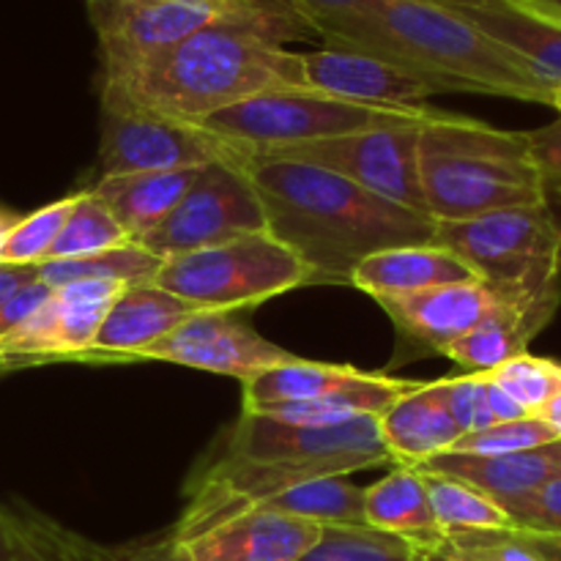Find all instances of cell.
I'll return each mask as SVG.
<instances>
[{
  "label": "cell",
  "instance_id": "obj_18",
  "mask_svg": "<svg viewBox=\"0 0 561 561\" xmlns=\"http://www.w3.org/2000/svg\"><path fill=\"white\" fill-rule=\"evenodd\" d=\"M195 310L184 299L157 283L129 285L115 296L99 327L93 345L80 362L88 365H113V362H140L151 345L168 337L175 327L192 318Z\"/></svg>",
  "mask_w": 561,
  "mask_h": 561
},
{
  "label": "cell",
  "instance_id": "obj_22",
  "mask_svg": "<svg viewBox=\"0 0 561 561\" xmlns=\"http://www.w3.org/2000/svg\"><path fill=\"white\" fill-rule=\"evenodd\" d=\"M469 279H477L469 266L436 241L381 250L365 257L351 274V285L376 301Z\"/></svg>",
  "mask_w": 561,
  "mask_h": 561
},
{
  "label": "cell",
  "instance_id": "obj_7",
  "mask_svg": "<svg viewBox=\"0 0 561 561\" xmlns=\"http://www.w3.org/2000/svg\"><path fill=\"white\" fill-rule=\"evenodd\" d=\"M433 241L493 290L561 288V214L553 201L436 222Z\"/></svg>",
  "mask_w": 561,
  "mask_h": 561
},
{
  "label": "cell",
  "instance_id": "obj_19",
  "mask_svg": "<svg viewBox=\"0 0 561 561\" xmlns=\"http://www.w3.org/2000/svg\"><path fill=\"white\" fill-rule=\"evenodd\" d=\"M318 535L310 520L257 507L184 542V553L190 561H299Z\"/></svg>",
  "mask_w": 561,
  "mask_h": 561
},
{
  "label": "cell",
  "instance_id": "obj_1",
  "mask_svg": "<svg viewBox=\"0 0 561 561\" xmlns=\"http://www.w3.org/2000/svg\"><path fill=\"white\" fill-rule=\"evenodd\" d=\"M266 211V233L310 272V285H351L365 257L405 244H433L436 219L394 206L332 170L272 153L244 162Z\"/></svg>",
  "mask_w": 561,
  "mask_h": 561
},
{
  "label": "cell",
  "instance_id": "obj_2",
  "mask_svg": "<svg viewBox=\"0 0 561 561\" xmlns=\"http://www.w3.org/2000/svg\"><path fill=\"white\" fill-rule=\"evenodd\" d=\"M321 38L323 47L356 49L416 71L444 93H485L551 107L557 88L529 60L433 0H376Z\"/></svg>",
  "mask_w": 561,
  "mask_h": 561
},
{
  "label": "cell",
  "instance_id": "obj_21",
  "mask_svg": "<svg viewBox=\"0 0 561 561\" xmlns=\"http://www.w3.org/2000/svg\"><path fill=\"white\" fill-rule=\"evenodd\" d=\"M378 433L394 466H420L436 455L449 453L463 436L444 405L438 381L416 383L400 394L381 416Z\"/></svg>",
  "mask_w": 561,
  "mask_h": 561
},
{
  "label": "cell",
  "instance_id": "obj_8",
  "mask_svg": "<svg viewBox=\"0 0 561 561\" xmlns=\"http://www.w3.org/2000/svg\"><path fill=\"white\" fill-rule=\"evenodd\" d=\"M157 285L201 312H236L305 288L310 272L274 236L255 233L170 257L159 268Z\"/></svg>",
  "mask_w": 561,
  "mask_h": 561
},
{
  "label": "cell",
  "instance_id": "obj_49",
  "mask_svg": "<svg viewBox=\"0 0 561 561\" xmlns=\"http://www.w3.org/2000/svg\"><path fill=\"white\" fill-rule=\"evenodd\" d=\"M524 3L535 5V9L546 11V14L559 16V20H561V0H524Z\"/></svg>",
  "mask_w": 561,
  "mask_h": 561
},
{
  "label": "cell",
  "instance_id": "obj_9",
  "mask_svg": "<svg viewBox=\"0 0 561 561\" xmlns=\"http://www.w3.org/2000/svg\"><path fill=\"white\" fill-rule=\"evenodd\" d=\"M102 131H99V179L126 173L208 168L214 162H244L250 153L203 126L164 118L131 102L113 85L99 88Z\"/></svg>",
  "mask_w": 561,
  "mask_h": 561
},
{
  "label": "cell",
  "instance_id": "obj_34",
  "mask_svg": "<svg viewBox=\"0 0 561 561\" xmlns=\"http://www.w3.org/2000/svg\"><path fill=\"white\" fill-rule=\"evenodd\" d=\"M526 414L535 416L548 403L553 392L561 389V362L542 359V356L520 354L504 362L499 370L488 373Z\"/></svg>",
  "mask_w": 561,
  "mask_h": 561
},
{
  "label": "cell",
  "instance_id": "obj_10",
  "mask_svg": "<svg viewBox=\"0 0 561 561\" xmlns=\"http://www.w3.org/2000/svg\"><path fill=\"white\" fill-rule=\"evenodd\" d=\"M219 455L244 460H285L307 466L321 477H348L354 471L389 463V453L378 433V416H359L332 427H310L244 411Z\"/></svg>",
  "mask_w": 561,
  "mask_h": 561
},
{
  "label": "cell",
  "instance_id": "obj_26",
  "mask_svg": "<svg viewBox=\"0 0 561 561\" xmlns=\"http://www.w3.org/2000/svg\"><path fill=\"white\" fill-rule=\"evenodd\" d=\"M367 373L354 365H332V362H312L294 356L290 362L277 367H268L266 373L241 381L244 389V411L257 414L263 409L283 403H301V400H316L323 394L343 392L356 387Z\"/></svg>",
  "mask_w": 561,
  "mask_h": 561
},
{
  "label": "cell",
  "instance_id": "obj_16",
  "mask_svg": "<svg viewBox=\"0 0 561 561\" xmlns=\"http://www.w3.org/2000/svg\"><path fill=\"white\" fill-rule=\"evenodd\" d=\"M301 64H305L307 91L351 99V102L411 107L444 93L427 77L356 49L323 47L318 53L301 55Z\"/></svg>",
  "mask_w": 561,
  "mask_h": 561
},
{
  "label": "cell",
  "instance_id": "obj_53",
  "mask_svg": "<svg viewBox=\"0 0 561 561\" xmlns=\"http://www.w3.org/2000/svg\"><path fill=\"white\" fill-rule=\"evenodd\" d=\"M551 107H553V110H559V115H561V80L557 82V88H553V99H551Z\"/></svg>",
  "mask_w": 561,
  "mask_h": 561
},
{
  "label": "cell",
  "instance_id": "obj_14",
  "mask_svg": "<svg viewBox=\"0 0 561 561\" xmlns=\"http://www.w3.org/2000/svg\"><path fill=\"white\" fill-rule=\"evenodd\" d=\"M294 356L283 345L252 332L233 312H195L168 337L151 345L140 362H170L190 370L247 381L268 367L285 365Z\"/></svg>",
  "mask_w": 561,
  "mask_h": 561
},
{
  "label": "cell",
  "instance_id": "obj_47",
  "mask_svg": "<svg viewBox=\"0 0 561 561\" xmlns=\"http://www.w3.org/2000/svg\"><path fill=\"white\" fill-rule=\"evenodd\" d=\"M0 561H11V537H9V524H5L3 507H0Z\"/></svg>",
  "mask_w": 561,
  "mask_h": 561
},
{
  "label": "cell",
  "instance_id": "obj_6",
  "mask_svg": "<svg viewBox=\"0 0 561 561\" xmlns=\"http://www.w3.org/2000/svg\"><path fill=\"white\" fill-rule=\"evenodd\" d=\"M442 113L444 110L427 104L383 107L316 91H272L233 104L197 126L244 148L247 153H272L356 131L425 126Z\"/></svg>",
  "mask_w": 561,
  "mask_h": 561
},
{
  "label": "cell",
  "instance_id": "obj_33",
  "mask_svg": "<svg viewBox=\"0 0 561 561\" xmlns=\"http://www.w3.org/2000/svg\"><path fill=\"white\" fill-rule=\"evenodd\" d=\"M71 203H75V195L60 197L16 219L0 244V263L3 266H42L69 217Z\"/></svg>",
  "mask_w": 561,
  "mask_h": 561
},
{
  "label": "cell",
  "instance_id": "obj_50",
  "mask_svg": "<svg viewBox=\"0 0 561 561\" xmlns=\"http://www.w3.org/2000/svg\"><path fill=\"white\" fill-rule=\"evenodd\" d=\"M433 3L449 5V9H469V5H482V3H491V0H433Z\"/></svg>",
  "mask_w": 561,
  "mask_h": 561
},
{
  "label": "cell",
  "instance_id": "obj_48",
  "mask_svg": "<svg viewBox=\"0 0 561 561\" xmlns=\"http://www.w3.org/2000/svg\"><path fill=\"white\" fill-rule=\"evenodd\" d=\"M16 219H20V217H16L14 211H9V208L0 206V244H3V239L9 236V230L14 228Z\"/></svg>",
  "mask_w": 561,
  "mask_h": 561
},
{
  "label": "cell",
  "instance_id": "obj_11",
  "mask_svg": "<svg viewBox=\"0 0 561 561\" xmlns=\"http://www.w3.org/2000/svg\"><path fill=\"white\" fill-rule=\"evenodd\" d=\"M244 162H214L203 168L179 206L142 247L159 261H170L241 236L266 233V211Z\"/></svg>",
  "mask_w": 561,
  "mask_h": 561
},
{
  "label": "cell",
  "instance_id": "obj_15",
  "mask_svg": "<svg viewBox=\"0 0 561 561\" xmlns=\"http://www.w3.org/2000/svg\"><path fill=\"white\" fill-rule=\"evenodd\" d=\"M378 305L398 329V345L403 351L398 362H409L427 354H447L449 345L469 334L496 307V290L482 279H469L389 296L378 299Z\"/></svg>",
  "mask_w": 561,
  "mask_h": 561
},
{
  "label": "cell",
  "instance_id": "obj_24",
  "mask_svg": "<svg viewBox=\"0 0 561 561\" xmlns=\"http://www.w3.org/2000/svg\"><path fill=\"white\" fill-rule=\"evenodd\" d=\"M471 25L485 31L488 36L502 42L520 58L551 77L561 80V20L546 14L524 0H491L469 9H455Z\"/></svg>",
  "mask_w": 561,
  "mask_h": 561
},
{
  "label": "cell",
  "instance_id": "obj_29",
  "mask_svg": "<svg viewBox=\"0 0 561 561\" xmlns=\"http://www.w3.org/2000/svg\"><path fill=\"white\" fill-rule=\"evenodd\" d=\"M420 474L425 477L427 499H431L433 515H436V524L444 537L477 535V531H513L510 515L471 485L453 480V477L431 474V471H420Z\"/></svg>",
  "mask_w": 561,
  "mask_h": 561
},
{
  "label": "cell",
  "instance_id": "obj_23",
  "mask_svg": "<svg viewBox=\"0 0 561 561\" xmlns=\"http://www.w3.org/2000/svg\"><path fill=\"white\" fill-rule=\"evenodd\" d=\"M201 170L203 168L104 175V179H96V184L88 192L104 203V208L113 214L126 239L142 244L179 206Z\"/></svg>",
  "mask_w": 561,
  "mask_h": 561
},
{
  "label": "cell",
  "instance_id": "obj_37",
  "mask_svg": "<svg viewBox=\"0 0 561 561\" xmlns=\"http://www.w3.org/2000/svg\"><path fill=\"white\" fill-rule=\"evenodd\" d=\"M466 561H546L518 531H477L447 537Z\"/></svg>",
  "mask_w": 561,
  "mask_h": 561
},
{
  "label": "cell",
  "instance_id": "obj_30",
  "mask_svg": "<svg viewBox=\"0 0 561 561\" xmlns=\"http://www.w3.org/2000/svg\"><path fill=\"white\" fill-rule=\"evenodd\" d=\"M129 244L121 225L115 222L113 214L104 208L102 201L91 195V192H75V203L66 217L64 228H60L58 239H55L53 250H49L47 261H75V257L96 255V252L113 250V247Z\"/></svg>",
  "mask_w": 561,
  "mask_h": 561
},
{
  "label": "cell",
  "instance_id": "obj_27",
  "mask_svg": "<svg viewBox=\"0 0 561 561\" xmlns=\"http://www.w3.org/2000/svg\"><path fill=\"white\" fill-rule=\"evenodd\" d=\"M164 261H159L153 252L142 244H121L113 250L96 252L75 261H49L38 266V279L49 288H60L69 283H115V285H146L157 283V274Z\"/></svg>",
  "mask_w": 561,
  "mask_h": 561
},
{
  "label": "cell",
  "instance_id": "obj_40",
  "mask_svg": "<svg viewBox=\"0 0 561 561\" xmlns=\"http://www.w3.org/2000/svg\"><path fill=\"white\" fill-rule=\"evenodd\" d=\"M301 22H305L310 31H316L318 36L329 33L332 27H337L340 22L351 20L359 11L370 9L376 0H283Z\"/></svg>",
  "mask_w": 561,
  "mask_h": 561
},
{
  "label": "cell",
  "instance_id": "obj_39",
  "mask_svg": "<svg viewBox=\"0 0 561 561\" xmlns=\"http://www.w3.org/2000/svg\"><path fill=\"white\" fill-rule=\"evenodd\" d=\"M526 135H529L531 159H535L548 201H553V197L561 201V115L540 129L526 131Z\"/></svg>",
  "mask_w": 561,
  "mask_h": 561
},
{
  "label": "cell",
  "instance_id": "obj_12",
  "mask_svg": "<svg viewBox=\"0 0 561 561\" xmlns=\"http://www.w3.org/2000/svg\"><path fill=\"white\" fill-rule=\"evenodd\" d=\"M420 129L422 126H400L356 131L332 140L283 148L272 151V157L332 170L394 206L427 214L420 184Z\"/></svg>",
  "mask_w": 561,
  "mask_h": 561
},
{
  "label": "cell",
  "instance_id": "obj_31",
  "mask_svg": "<svg viewBox=\"0 0 561 561\" xmlns=\"http://www.w3.org/2000/svg\"><path fill=\"white\" fill-rule=\"evenodd\" d=\"M299 561H420V548L367 524L321 526V535Z\"/></svg>",
  "mask_w": 561,
  "mask_h": 561
},
{
  "label": "cell",
  "instance_id": "obj_13",
  "mask_svg": "<svg viewBox=\"0 0 561 561\" xmlns=\"http://www.w3.org/2000/svg\"><path fill=\"white\" fill-rule=\"evenodd\" d=\"M124 285L69 283L53 288L42 307L0 337V373L49 362H80Z\"/></svg>",
  "mask_w": 561,
  "mask_h": 561
},
{
  "label": "cell",
  "instance_id": "obj_41",
  "mask_svg": "<svg viewBox=\"0 0 561 561\" xmlns=\"http://www.w3.org/2000/svg\"><path fill=\"white\" fill-rule=\"evenodd\" d=\"M91 561H190L184 546L173 540V535H164L162 540L146 542L137 548H121V551H102L96 546H88Z\"/></svg>",
  "mask_w": 561,
  "mask_h": 561
},
{
  "label": "cell",
  "instance_id": "obj_17",
  "mask_svg": "<svg viewBox=\"0 0 561 561\" xmlns=\"http://www.w3.org/2000/svg\"><path fill=\"white\" fill-rule=\"evenodd\" d=\"M491 288V285H488ZM561 305V288L548 290H496V307L447 348L449 359L466 373L499 370L504 362L529 354V343L553 321Z\"/></svg>",
  "mask_w": 561,
  "mask_h": 561
},
{
  "label": "cell",
  "instance_id": "obj_51",
  "mask_svg": "<svg viewBox=\"0 0 561 561\" xmlns=\"http://www.w3.org/2000/svg\"><path fill=\"white\" fill-rule=\"evenodd\" d=\"M222 3H241V5H274L283 0H222Z\"/></svg>",
  "mask_w": 561,
  "mask_h": 561
},
{
  "label": "cell",
  "instance_id": "obj_3",
  "mask_svg": "<svg viewBox=\"0 0 561 561\" xmlns=\"http://www.w3.org/2000/svg\"><path fill=\"white\" fill-rule=\"evenodd\" d=\"M102 85L118 88L151 113L195 126L261 93L307 91L301 53L285 49L266 27L244 22L203 27L129 80Z\"/></svg>",
  "mask_w": 561,
  "mask_h": 561
},
{
  "label": "cell",
  "instance_id": "obj_36",
  "mask_svg": "<svg viewBox=\"0 0 561 561\" xmlns=\"http://www.w3.org/2000/svg\"><path fill=\"white\" fill-rule=\"evenodd\" d=\"M485 381L488 376H480V373H463V376H449L438 381L444 405H447L449 416L463 436L496 425L491 411H488Z\"/></svg>",
  "mask_w": 561,
  "mask_h": 561
},
{
  "label": "cell",
  "instance_id": "obj_45",
  "mask_svg": "<svg viewBox=\"0 0 561 561\" xmlns=\"http://www.w3.org/2000/svg\"><path fill=\"white\" fill-rule=\"evenodd\" d=\"M535 416H540L548 427H553V431H557V436L561 438V389L548 398V403L542 405Z\"/></svg>",
  "mask_w": 561,
  "mask_h": 561
},
{
  "label": "cell",
  "instance_id": "obj_20",
  "mask_svg": "<svg viewBox=\"0 0 561 561\" xmlns=\"http://www.w3.org/2000/svg\"><path fill=\"white\" fill-rule=\"evenodd\" d=\"M420 471H431V474L453 477V480L466 482L482 496L491 499L493 504L504 510L513 520L520 504L548 480L557 474L559 463L548 447L537 449V453H520V455H463V453H444L436 458L425 460V463L414 466Z\"/></svg>",
  "mask_w": 561,
  "mask_h": 561
},
{
  "label": "cell",
  "instance_id": "obj_4",
  "mask_svg": "<svg viewBox=\"0 0 561 561\" xmlns=\"http://www.w3.org/2000/svg\"><path fill=\"white\" fill-rule=\"evenodd\" d=\"M420 184L427 217L460 222L546 203L526 131L442 113L420 129Z\"/></svg>",
  "mask_w": 561,
  "mask_h": 561
},
{
  "label": "cell",
  "instance_id": "obj_5",
  "mask_svg": "<svg viewBox=\"0 0 561 561\" xmlns=\"http://www.w3.org/2000/svg\"><path fill=\"white\" fill-rule=\"evenodd\" d=\"M99 44L102 82H124L192 33L225 22L272 31L279 42L307 36L310 27L285 3L241 5L222 0H85Z\"/></svg>",
  "mask_w": 561,
  "mask_h": 561
},
{
  "label": "cell",
  "instance_id": "obj_52",
  "mask_svg": "<svg viewBox=\"0 0 561 561\" xmlns=\"http://www.w3.org/2000/svg\"><path fill=\"white\" fill-rule=\"evenodd\" d=\"M548 453L553 455V460H557V463H559V469H561V438H559V442L548 444Z\"/></svg>",
  "mask_w": 561,
  "mask_h": 561
},
{
  "label": "cell",
  "instance_id": "obj_28",
  "mask_svg": "<svg viewBox=\"0 0 561 561\" xmlns=\"http://www.w3.org/2000/svg\"><path fill=\"white\" fill-rule=\"evenodd\" d=\"M261 507L290 515V518L310 520L316 526L365 524V488L340 474L318 477V480L288 488Z\"/></svg>",
  "mask_w": 561,
  "mask_h": 561
},
{
  "label": "cell",
  "instance_id": "obj_35",
  "mask_svg": "<svg viewBox=\"0 0 561 561\" xmlns=\"http://www.w3.org/2000/svg\"><path fill=\"white\" fill-rule=\"evenodd\" d=\"M559 442L557 431L548 427L540 416H520L513 422H499V425L485 427V431L466 433L458 438L449 453L463 455H520L537 453L548 444Z\"/></svg>",
  "mask_w": 561,
  "mask_h": 561
},
{
  "label": "cell",
  "instance_id": "obj_46",
  "mask_svg": "<svg viewBox=\"0 0 561 561\" xmlns=\"http://www.w3.org/2000/svg\"><path fill=\"white\" fill-rule=\"evenodd\" d=\"M420 561H466V559L460 557V553L455 551V548L449 546L447 540H444L442 546L427 548V551H420Z\"/></svg>",
  "mask_w": 561,
  "mask_h": 561
},
{
  "label": "cell",
  "instance_id": "obj_38",
  "mask_svg": "<svg viewBox=\"0 0 561 561\" xmlns=\"http://www.w3.org/2000/svg\"><path fill=\"white\" fill-rule=\"evenodd\" d=\"M513 531L561 535V471L548 477L513 515Z\"/></svg>",
  "mask_w": 561,
  "mask_h": 561
},
{
  "label": "cell",
  "instance_id": "obj_25",
  "mask_svg": "<svg viewBox=\"0 0 561 561\" xmlns=\"http://www.w3.org/2000/svg\"><path fill=\"white\" fill-rule=\"evenodd\" d=\"M365 524L403 537L420 551L447 540L433 515L425 477L414 466H394L383 480L365 488Z\"/></svg>",
  "mask_w": 561,
  "mask_h": 561
},
{
  "label": "cell",
  "instance_id": "obj_32",
  "mask_svg": "<svg viewBox=\"0 0 561 561\" xmlns=\"http://www.w3.org/2000/svg\"><path fill=\"white\" fill-rule=\"evenodd\" d=\"M5 524L11 537V561H91L88 542L60 526L25 513V510H5Z\"/></svg>",
  "mask_w": 561,
  "mask_h": 561
},
{
  "label": "cell",
  "instance_id": "obj_42",
  "mask_svg": "<svg viewBox=\"0 0 561 561\" xmlns=\"http://www.w3.org/2000/svg\"><path fill=\"white\" fill-rule=\"evenodd\" d=\"M485 400H488V411H491L496 425L499 422H513V420H520V416H529L513 398H510L507 392H504L502 387H499L496 381H493L491 376H488L485 381Z\"/></svg>",
  "mask_w": 561,
  "mask_h": 561
},
{
  "label": "cell",
  "instance_id": "obj_43",
  "mask_svg": "<svg viewBox=\"0 0 561 561\" xmlns=\"http://www.w3.org/2000/svg\"><path fill=\"white\" fill-rule=\"evenodd\" d=\"M38 277V266H3L0 263V305L14 294L16 288H22L25 283Z\"/></svg>",
  "mask_w": 561,
  "mask_h": 561
},
{
  "label": "cell",
  "instance_id": "obj_44",
  "mask_svg": "<svg viewBox=\"0 0 561 561\" xmlns=\"http://www.w3.org/2000/svg\"><path fill=\"white\" fill-rule=\"evenodd\" d=\"M518 535L546 561H561V535H531V531H518Z\"/></svg>",
  "mask_w": 561,
  "mask_h": 561
}]
</instances>
